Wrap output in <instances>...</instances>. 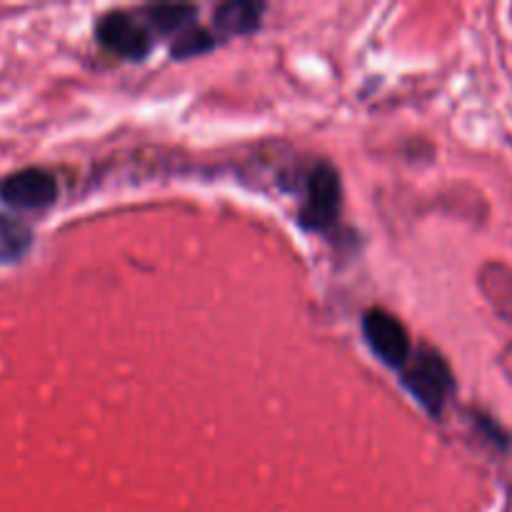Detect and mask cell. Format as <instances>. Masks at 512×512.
<instances>
[{
	"mask_svg": "<svg viewBox=\"0 0 512 512\" xmlns=\"http://www.w3.org/2000/svg\"><path fill=\"white\" fill-rule=\"evenodd\" d=\"M58 198V180L43 168H25L0 180V200L10 208H48Z\"/></svg>",
	"mask_w": 512,
	"mask_h": 512,
	"instance_id": "cell-5",
	"label": "cell"
},
{
	"mask_svg": "<svg viewBox=\"0 0 512 512\" xmlns=\"http://www.w3.org/2000/svg\"><path fill=\"white\" fill-rule=\"evenodd\" d=\"M30 243H33V233L28 225L0 213V263L23 258Z\"/></svg>",
	"mask_w": 512,
	"mask_h": 512,
	"instance_id": "cell-8",
	"label": "cell"
},
{
	"mask_svg": "<svg viewBox=\"0 0 512 512\" xmlns=\"http://www.w3.org/2000/svg\"><path fill=\"white\" fill-rule=\"evenodd\" d=\"M363 333L373 353L390 368H405L410 360V335L393 313L383 308H370L363 318Z\"/></svg>",
	"mask_w": 512,
	"mask_h": 512,
	"instance_id": "cell-3",
	"label": "cell"
},
{
	"mask_svg": "<svg viewBox=\"0 0 512 512\" xmlns=\"http://www.w3.org/2000/svg\"><path fill=\"white\" fill-rule=\"evenodd\" d=\"M340 175L330 163H318L305 183V203L300 208V225L308 230H328L340 215Z\"/></svg>",
	"mask_w": 512,
	"mask_h": 512,
	"instance_id": "cell-2",
	"label": "cell"
},
{
	"mask_svg": "<svg viewBox=\"0 0 512 512\" xmlns=\"http://www.w3.org/2000/svg\"><path fill=\"white\" fill-rule=\"evenodd\" d=\"M195 5L160 3L145 8V25L150 33H183L195 20Z\"/></svg>",
	"mask_w": 512,
	"mask_h": 512,
	"instance_id": "cell-7",
	"label": "cell"
},
{
	"mask_svg": "<svg viewBox=\"0 0 512 512\" xmlns=\"http://www.w3.org/2000/svg\"><path fill=\"white\" fill-rule=\"evenodd\" d=\"M263 5L250 3V0H230L215 8V25L225 35H243L253 33L260 25Z\"/></svg>",
	"mask_w": 512,
	"mask_h": 512,
	"instance_id": "cell-6",
	"label": "cell"
},
{
	"mask_svg": "<svg viewBox=\"0 0 512 512\" xmlns=\"http://www.w3.org/2000/svg\"><path fill=\"white\" fill-rule=\"evenodd\" d=\"M215 43H218V40H215V35L210 33L208 28L190 25V28H185L183 33H178L170 53H173V58L185 60V58H193V55L208 53L210 48H215Z\"/></svg>",
	"mask_w": 512,
	"mask_h": 512,
	"instance_id": "cell-9",
	"label": "cell"
},
{
	"mask_svg": "<svg viewBox=\"0 0 512 512\" xmlns=\"http://www.w3.org/2000/svg\"><path fill=\"white\" fill-rule=\"evenodd\" d=\"M403 383L413 393V398L435 418L443 413L455 390V378L448 360L428 345H423L415 358L405 363Z\"/></svg>",
	"mask_w": 512,
	"mask_h": 512,
	"instance_id": "cell-1",
	"label": "cell"
},
{
	"mask_svg": "<svg viewBox=\"0 0 512 512\" xmlns=\"http://www.w3.org/2000/svg\"><path fill=\"white\" fill-rule=\"evenodd\" d=\"M95 33L105 48L130 60L145 58L153 48V33L148 30V25L135 15L123 13V10L105 13L95 25Z\"/></svg>",
	"mask_w": 512,
	"mask_h": 512,
	"instance_id": "cell-4",
	"label": "cell"
}]
</instances>
